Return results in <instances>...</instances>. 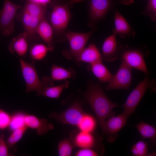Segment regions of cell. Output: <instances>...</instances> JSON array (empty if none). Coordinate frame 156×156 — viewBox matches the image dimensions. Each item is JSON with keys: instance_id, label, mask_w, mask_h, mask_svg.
Wrapping results in <instances>:
<instances>
[{"instance_id": "obj_1", "label": "cell", "mask_w": 156, "mask_h": 156, "mask_svg": "<svg viewBox=\"0 0 156 156\" xmlns=\"http://www.w3.org/2000/svg\"><path fill=\"white\" fill-rule=\"evenodd\" d=\"M98 119L101 129L105 121L115 115L113 111L117 106L107 97L99 84L91 83L83 94Z\"/></svg>"}, {"instance_id": "obj_2", "label": "cell", "mask_w": 156, "mask_h": 156, "mask_svg": "<svg viewBox=\"0 0 156 156\" xmlns=\"http://www.w3.org/2000/svg\"><path fill=\"white\" fill-rule=\"evenodd\" d=\"M19 62L26 84V92H38L47 87L54 85V81L50 77H44L42 80L40 79L35 66V61L32 60L31 62H28L20 58Z\"/></svg>"}, {"instance_id": "obj_3", "label": "cell", "mask_w": 156, "mask_h": 156, "mask_svg": "<svg viewBox=\"0 0 156 156\" xmlns=\"http://www.w3.org/2000/svg\"><path fill=\"white\" fill-rule=\"evenodd\" d=\"M155 84L154 79H151L148 74H145L144 79L131 91L122 105L123 114L128 118L135 110L146 91L153 87Z\"/></svg>"}, {"instance_id": "obj_4", "label": "cell", "mask_w": 156, "mask_h": 156, "mask_svg": "<svg viewBox=\"0 0 156 156\" xmlns=\"http://www.w3.org/2000/svg\"><path fill=\"white\" fill-rule=\"evenodd\" d=\"M81 0H71L68 3L56 5L51 13L50 21L52 27L59 34H65L64 31L71 18L69 6L71 3Z\"/></svg>"}, {"instance_id": "obj_5", "label": "cell", "mask_w": 156, "mask_h": 156, "mask_svg": "<svg viewBox=\"0 0 156 156\" xmlns=\"http://www.w3.org/2000/svg\"><path fill=\"white\" fill-rule=\"evenodd\" d=\"M81 104L75 102L62 112H53L49 114V118L63 125H69L77 127L86 114Z\"/></svg>"}, {"instance_id": "obj_6", "label": "cell", "mask_w": 156, "mask_h": 156, "mask_svg": "<svg viewBox=\"0 0 156 156\" xmlns=\"http://www.w3.org/2000/svg\"><path fill=\"white\" fill-rule=\"evenodd\" d=\"M121 4L120 0H89L90 25L93 27L104 18L116 6Z\"/></svg>"}, {"instance_id": "obj_7", "label": "cell", "mask_w": 156, "mask_h": 156, "mask_svg": "<svg viewBox=\"0 0 156 156\" xmlns=\"http://www.w3.org/2000/svg\"><path fill=\"white\" fill-rule=\"evenodd\" d=\"M21 8L10 0H4L3 7L0 10V30L3 35L8 36L14 30V20L17 12Z\"/></svg>"}, {"instance_id": "obj_8", "label": "cell", "mask_w": 156, "mask_h": 156, "mask_svg": "<svg viewBox=\"0 0 156 156\" xmlns=\"http://www.w3.org/2000/svg\"><path fill=\"white\" fill-rule=\"evenodd\" d=\"M95 29L87 33H80L72 31L65 33L69 44L70 48L65 55L68 58L75 59L85 48L88 40L94 33Z\"/></svg>"}, {"instance_id": "obj_9", "label": "cell", "mask_w": 156, "mask_h": 156, "mask_svg": "<svg viewBox=\"0 0 156 156\" xmlns=\"http://www.w3.org/2000/svg\"><path fill=\"white\" fill-rule=\"evenodd\" d=\"M131 68L123 61L117 73L113 75L105 88L107 90H128L131 85L132 75Z\"/></svg>"}, {"instance_id": "obj_10", "label": "cell", "mask_w": 156, "mask_h": 156, "mask_svg": "<svg viewBox=\"0 0 156 156\" xmlns=\"http://www.w3.org/2000/svg\"><path fill=\"white\" fill-rule=\"evenodd\" d=\"M120 55L121 61L131 68L138 70L145 74H148V71L144 60V53L141 49L123 46Z\"/></svg>"}, {"instance_id": "obj_11", "label": "cell", "mask_w": 156, "mask_h": 156, "mask_svg": "<svg viewBox=\"0 0 156 156\" xmlns=\"http://www.w3.org/2000/svg\"><path fill=\"white\" fill-rule=\"evenodd\" d=\"M44 17L36 16L30 14L23 8L17 14V19L23 24L24 32L27 35L28 41H33L37 39L36 29L39 23Z\"/></svg>"}, {"instance_id": "obj_12", "label": "cell", "mask_w": 156, "mask_h": 156, "mask_svg": "<svg viewBox=\"0 0 156 156\" xmlns=\"http://www.w3.org/2000/svg\"><path fill=\"white\" fill-rule=\"evenodd\" d=\"M127 118L123 114L113 116L107 119L101 129L103 133L107 136L108 142H113L118 133L126 125Z\"/></svg>"}, {"instance_id": "obj_13", "label": "cell", "mask_w": 156, "mask_h": 156, "mask_svg": "<svg viewBox=\"0 0 156 156\" xmlns=\"http://www.w3.org/2000/svg\"><path fill=\"white\" fill-rule=\"evenodd\" d=\"M123 46L117 41L116 35L114 33L105 39L102 47L103 60L109 62L117 60Z\"/></svg>"}, {"instance_id": "obj_14", "label": "cell", "mask_w": 156, "mask_h": 156, "mask_svg": "<svg viewBox=\"0 0 156 156\" xmlns=\"http://www.w3.org/2000/svg\"><path fill=\"white\" fill-rule=\"evenodd\" d=\"M113 11L115 25L113 33L122 38L134 37L135 32L126 19L117 9L115 8Z\"/></svg>"}, {"instance_id": "obj_15", "label": "cell", "mask_w": 156, "mask_h": 156, "mask_svg": "<svg viewBox=\"0 0 156 156\" xmlns=\"http://www.w3.org/2000/svg\"><path fill=\"white\" fill-rule=\"evenodd\" d=\"M68 139L74 148H92L95 144V138L92 133L79 130L71 131Z\"/></svg>"}, {"instance_id": "obj_16", "label": "cell", "mask_w": 156, "mask_h": 156, "mask_svg": "<svg viewBox=\"0 0 156 156\" xmlns=\"http://www.w3.org/2000/svg\"><path fill=\"white\" fill-rule=\"evenodd\" d=\"M24 120L26 126L35 130L39 135L46 134L54 128L46 119L39 118L34 115L25 114Z\"/></svg>"}, {"instance_id": "obj_17", "label": "cell", "mask_w": 156, "mask_h": 156, "mask_svg": "<svg viewBox=\"0 0 156 156\" xmlns=\"http://www.w3.org/2000/svg\"><path fill=\"white\" fill-rule=\"evenodd\" d=\"M28 40L25 32L14 38L8 46V49L12 54L16 53L21 56H24L28 49Z\"/></svg>"}, {"instance_id": "obj_18", "label": "cell", "mask_w": 156, "mask_h": 156, "mask_svg": "<svg viewBox=\"0 0 156 156\" xmlns=\"http://www.w3.org/2000/svg\"><path fill=\"white\" fill-rule=\"evenodd\" d=\"M36 32L47 44V46L53 50V29L45 16L38 25L36 29Z\"/></svg>"}, {"instance_id": "obj_19", "label": "cell", "mask_w": 156, "mask_h": 156, "mask_svg": "<svg viewBox=\"0 0 156 156\" xmlns=\"http://www.w3.org/2000/svg\"><path fill=\"white\" fill-rule=\"evenodd\" d=\"M76 60L78 62L91 64L102 61L103 59L102 55L96 46L92 43L83 49Z\"/></svg>"}, {"instance_id": "obj_20", "label": "cell", "mask_w": 156, "mask_h": 156, "mask_svg": "<svg viewBox=\"0 0 156 156\" xmlns=\"http://www.w3.org/2000/svg\"><path fill=\"white\" fill-rule=\"evenodd\" d=\"M90 65L92 73L102 83H108L112 78L113 75L103 64L102 61Z\"/></svg>"}, {"instance_id": "obj_21", "label": "cell", "mask_w": 156, "mask_h": 156, "mask_svg": "<svg viewBox=\"0 0 156 156\" xmlns=\"http://www.w3.org/2000/svg\"><path fill=\"white\" fill-rule=\"evenodd\" d=\"M141 136L148 139L153 144L156 143V129L153 126L141 121L135 125Z\"/></svg>"}, {"instance_id": "obj_22", "label": "cell", "mask_w": 156, "mask_h": 156, "mask_svg": "<svg viewBox=\"0 0 156 156\" xmlns=\"http://www.w3.org/2000/svg\"><path fill=\"white\" fill-rule=\"evenodd\" d=\"M75 73L72 69H66L55 64L51 68L50 77L53 81H61L70 78H73Z\"/></svg>"}, {"instance_id": "obj_23", "label": "cell", "mask_w": 156, "mask_h": 156, "mask_svg": "<svg viewBox=\"0 0 156 156\" xmlns=\"http://www.w3.org/2000/svg\"><path fill=\"white\" fill-rule=\"evenodd\" d=\"M69 84V81H66L58 86L47 87L43 90L37 92V95L51 98L58 99L63 90L68 87Z\"/></svg>"}, {"instance_id": "obj_24", "label": "cell", "mask_w": 156, "mask_h": 156, "mask_svg": "<svg viewBox=\"0 0 156 156\" xmlns=\"http://www.w3.org/2000/svg\"><path fill=\"white\" fill-rule=\"evenodd\" d=\"M53 50L42 44H36L33 45L29 50L30 56L32 60L40 61L43 60L49 51Z\"/></svg>"}, {"instance_id": "obj_25", "label": "cell", "mask_w": 156, "mask_h": 156, "mask_svg": "<svg viewBox=\"0 0 156 156\" xmlns=\"http://www.w3.org/2000/svg\"><path fill=\"white\" fill-rule=\"evenodd\" d=\"M23 8L28 13L37 16L43 17L47 10L46 6L27 0Z\"/></svg>"}, {"instance_id": "obj_26", "label": "cell", "mask_w": 156, "mask_h": 156, "mask_svg": "<svg viewBox=\"0 0 156 156\" xmlns=\"http://www.w3.org/2000/svg\"><path fill=\"white\" fill-rule=\"evenodd\" d=\"M96 125V121L94 117L86 113L77 127L79 130L92 133L95 129Z\"/></svg>"}, {"instance_id": "obj_27", "label": "cell", "mask_w": 156, "mask_h": 156, "mask_svg": "<svg viewBox=\"0 0 156 156\" xmlns=\"http://www.w3.org/2000/svg\"><path fill=\"white\" fill-rule=\"evenodd\" d=\"M147 142L143 140L138 141L133 145L130 151L133 156H146L155 155V154H151L148 153Z\"/></svg>"}, {"instance_id": "obj_28", "label": "cell", "mask_w": 156, "mask_h": 156, "mask_svg": "<svg viewBox=\"0 0 156 156\" xmlns=\"http://www.w3.org/2000/svg\"><path fill=\"white\" fill-rule=\"evenodd\" d=\"M27 128L25 126L12 131L6 141L9 147L14 146L21 139Z\"/></svg>"}, {"instance_id": "obj_29", "label": "cell", "mask_w": 156, "mask_h": 156, "mask_svg": "<svg viewBox=\"0 0 156 156\" xmlns=\"http://www.w3.org/2000/svg\"><path fill=\"white\" fill-rule=\"evenodd\" d=\"M73 148L69 140L64 138L60 141L58 144V154L60 156H71Z\"/></svg>"}, {"instance_id": "obj_30", "label": "cell", "mask_w": 156, "mask_h": 156, "mask_svg": "<svg viewBox=\"0 0 156 156\" xmlns=\"http://www.w3.org/2000/svg\"><path fill=\"white\" fill-rule=\"evenodd\" d=\"M25 114L19 113L12 116L11 119L9 127L12 131L23 127L25 125L24 118Z\"/></svg>"}, {"instance_id": "obj_31", "label": "cell", "mask_w": 156, "mask_h": 156, "mask_svg": "<svg viewBox=\"0 0 156 156\" xmlns=\"http://www.w3.org/2000/svg\"><path fill=\"white\" fill-rule=\"evenodd\" d=\"M142 14L149 17L153 21H156V0H148L144 10Z\"/></svg>"}, {"instance_id": "obj_32", "label": "cell", "mask_w": 156, "mask_h": 156, "mask_svg": "<svg viewBox=\"0 0 156 156\" xmlns=\"http://www.w3.org/2000/svg\"><path fill=\"white\" fill-rule=\"evenodd\" d=\"M12 116L4 110L0 109V129H4L9 127Z\"/></svg>"}, {"instance_id": "obj_33", "label": "cell", "mask_w": 156, "mask_h": 156, "mask_svg": "<svg viewBox=\"0 0 156 156\" xmlns=\"http://www.w3.org/2000/svg\"><path fill=\"white\" fill-rule=\"evenodd\" d=\"M8 147L4 135H2L0 136V156L11 155L8 151Z\"/></svg>"}, {"instance_id": "obj_34", "label": "cell", "mask_w": 156, "mask_h": 156, "mask_svg": "<svg viewBox=\"0 0 156 156\" xmlns=\"http://www.w3.org/2000/svg\"><path fill=\"white\" fill-rule=\"evenodd\" d=\"M76 156H97L99 154L91 148H81L75 154Z\"/></svg>"}, {"instance_id": "obj_35", "label": "cell", "mask_w": 156, "mask_h": 156, "mask_svg": "<svg viewBox=\"0 0 156 156\" xmlns=\"http://www.w3.org/2000/svg\"><path fill=\"white\" fill-rule=\"evenodd\" d=\"M36 3L46 6L50 3L51 0H29Z\"/></svg>"}, {"instance_id": "obj_36", "label": "cell", "mask_w": 156, "mask_h": 156, "mask_svg": "<svg viewBox=\"0 0 156 156\" xmlns=\"http://www.w3.org/2000/svg\"><path fill=\"white\" fill-rule=\"evenodd\" d=\"M121 4L125 5H130L134 2V0H120Z\"/></svg>"}]
</instances>
